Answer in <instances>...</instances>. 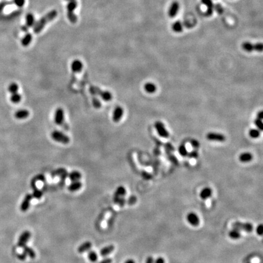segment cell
Here are the masks:
<instances>
[{"instance_id":"7","label":"cell","mask_w":263,"mask_h":263,"mask_svg":"<svg viewBox=\"0 0 263 263\" xmlns=\"http://www.w3.org/2000/svg\"><path fill=\"white\" fill-rule=\"evenodd\" d=\"M31 236V233L28 230L24 231L19 237L18 241V246L20 247H23L24 246L26 245V243L30 239Z\"/></svg>"},{"instance_id":"47","label":"cell","mask_w":263,"mask_h":263,"mask_svg":"<svg viewBox=\"0 0 263 263\" xmlns=\"http://www.w3.org/2000/svg\"><path fill=\"white\" fill-rule=\"evenodd\" d=\"M26 256H27L26 254L24 252H23V253H22V254H19V255L18 256V258H19L20 260H21V261H24V260L26 259Z\"/></svg>"},{"instance_id":"18","label":"cell","mask_w":263,"mask_h":263,"mask_svg":"<svg viewBox=\"0 0 263 263\" xmlns=\"http://www.w3.org/2000/svg\"><path fill=\"white\" fill-rule=\"evenodd\" d=\"M212 189L209 187H205L201 191L200 193V197H201V199L206 200L208 198H210L212 196Z\"/></svg>"},{"instance_id":"28","label":"cell","mask_w":263,"mask_h":263,"mask_svg":"<svg viewBox=\"0 0 263 263\" xmlns=\"http://www.w3.org/2000/svg\"><path fill=\"white\" fill-rule=\"evenodd\" d=\"M32 40H33L32 35L30 33H28L23 38L22 40V45L23 47H26L30 45V43L32 42Z\"/></svg>"},{"instance_id":"27","label":"cell","mask_w":263,"mask_h":263,"mask_svg":"<svg viewBox=\"0 0 263 263\" xmlns=\"http://www.w3.org/2000/svg\"><path fill=\"white\" fill-rule=\"evenodd\" d=\"M172 29L176 33H179L183 31V27L182 23L180 21H176L172 25Z\"/></svg>"},{"instance_id":"40","label":"cell","mask_w":263,"mask_h":263,"mask_svg":"<svg viewBox=\"0 0 263 263\" xmlns=\"http://www.w3.org/2000/svg\"><path fill=\"white\" fill-rule=\"evenodd\" d=\"M262 231H263V226H262V225L260 224L258 226H257L256 229V232L257 234L259 235V236H261L262 234Z\"/></svg>"},{"instance_id":"53","label":"cell","mask_w":263,"mask_h":263,"mask_svg":"<svg viewBox=\"0 0 263 263\" xmlns=\"http://www.w3.org/2000/svg\"><path fill=\"white\" fill-rule=\"evenodd\" d=\"M65 1H67V2H70V1H72V0H65Z\"/></svg>"},{"instance_id":"13","label":"cell","mask_w":263,"mask_h":263,"mask_svg":"<svg viewBox=\"0 0 263 263\" xmlns=\"http://www.w3.org/2000/svg\"><path fill=\"white\" fill-rule=\"evenodd\" d=\"M33 195L30 194H28L25 197L23 202H22L21 206H20V209L23 212L26 211L28 208L30 206V203L31 202V200L33 199Z\"/></svg>"},{"instance_id":"8","label":"cell","mask_w":263,"mask_h":263,"mask_svg":"<svg viewBox=\"0 0 263 263\" xmlns=\"http://www.w3.org/2000/svg\"><path fill=\"white\" fill-rule=\"evenodd\" d=\"M65 119L64 110L62 108H58L54 114V122L57 125H62Z\"/></svg>"},{"instance_id":"19","label":"cell","mask_w":263,"mask_h":263,"mask_svg":"<svg viewBox=\"0 0 263 263\" xmlns=\"http://www.w3.org/2000/svg\"><path fill=\"white\" fill-rule=\"evenodd\" d=\"M201 2L207 8V14L208 16H211L213 12L214 9V5L213 3V2L211 0H201Z\"/></svg>"},{"instance_id":"46","label":"cell","mask_w":263,"mask_h":263,"mask_svg":"<svg viewBox=\"0 0 263 263\" xmlns=\"http://www.w3.org/2000/svg\"><path fill=\"white\" fill-rule=\"evenodd\" d=\"M154 263H165V260L162 257H158L154 260Z\"/></svg>"},{"instance_id":"11","label":"cell","mask_w":263,"mask_h":263,"mask_svg":"<svg viewBox=\"0 0 263 263\" xmlns=\"http://www.w3.org/2000/svg\"><path fill=\"white\" fill-rule=\"evenodd\" d=\"M186 219L189 222V223L192 226L196 227L199 225L200 223L199 217L197 215V214L194 212L189 213L186 216Z\"/></svg>"},{"instance_id":"39","label":"cell","mask_w":263,"mask_h":263,"mask_svg":"<svg viewBox=\"0 0 263 263\" xmlns=\"http://www.w3.org/2000/svg\"><path fill=\"white\" fill-rule=\"evenodd\" d=\"M14 3L17 7L22 8L25 4V0H14Z\"/></svg>"},{"instance_id":"4","label":"cell","mask_w":263,"mask_h":263,"mask_svg":"<svg viewBox=\"0 0 263 263\" xmlns=\"http://www.w3.org/2000/svg\"><path fill=\"white\" fill-rule=\"evenodd\" d=\"M242 48L247 52H252L256 51L258 52H262L263 49V46L262 43H258L256 44H252L248 42H245L242 43Z\"/></svg>"},{"instance_id":"50","label":"cell","mask_w":263,"mask_h":263,"mask_svg":"<svg viewBox=\"0 0 263 263\" xmlns=\"http://www.w3.org/2000/svg\"><path fill=\"white\" fill-rule=\"evenodd\" d=\"M6 6V3H5V2H3V3H0V12L3 11V9H4V8H5Z\"/></svg>"},{"instance_id":"1","label":"cell","mask_w":263,"mask_h":263,"mask_svg":"<svg viewBox=\"0 0 263 263\" xmlns=\"http://www.w3.org/2000/svg\"><path fill=\"white\" fill-rule=\"evenodd\" d=\"M57 16V12L56 10H53L48 13H47L44 17L40 19L39 21L37 22V23L34 25V32L36 34L40 33L47 23L53 21L56 17Z\"/></svg>"},{"instance_id":"38","label":"cell","mask_w":263,"mask_h":263,"mask_svg":"<svg viewBox=\"0 0 263 263\" xmlns=\"http://www.w3.org/2000/svg\"><path fill=\"white\" fill-rule=\"evenodd\" d=\"M57 173L59 175H60L62 177H64V178H65L66 177H67L68 175V174H67V171L65 169H62V168L58 169L57 171Z\"/></svg>"},{"instance_id":"31","label":"cell","mask_w":263,"mask_h":263,"mask_svg":"<svg viewBox=\"0 0 263 263\" xmlns=\"http://www.w3.org/2000/svg\"><path fill=\"white\" fill-rule=\"evenodd\" d=\"M26 22L28 27H32L34 25V17L32 14H28L26 16Z\"/></svg>"},{"instance_id":"6","label":"cell","mask_w":263,"mask_h":263,"mask_svg":"<svg viewBox=\"0 0 263 263\" xmlns=\"http://www.w3.org/2000/svg\"><path fill=\"white\" fill-rule=\"evenodd\" d=\"M155 129L157 131L158 134L162 138H167L169 137V134L167 129H166L164 124L161 121H157L155 124Z\"/></svg>"},{"instance_id":"42","label":"cell","mask_w":263,"mask_h":263,"mask_svg":"<svg viewBox=\"0 0 263 263\" xmlns=\"http://www.w3.org/2000/svg\"><path fill=\"white\" fill-rule=\"evenodd\" d=\"M136 202H137V197H136L135 196H130V197L128 199V200H127L128 203L130 204V205H133V204H134Z\"/></svg>"},{"instance_id":"16","label":"cell","mask_w":263,"mask_h":263,"mask_svg":"<svg viewBox=\"0 0 263 263\" xmlns=\"http://www.w3.org/2000/svg\"><path fill=\"white\" fill-rule=\"evenodd\" d=\"M29 112L26 109H21L17 110L15 113V117L18 119H24L27 118L29 115Z\"/></svg>"},{"instance_id":"23","label":"cell","mask_w":263,"mask_h":263,"mask_svg":"<svg viewBox=\"0 0 263 263\" xmlns=\"http://www.w3.org/2000/svg\"><path fill=\"white\" fill-rule=\"evenodd\" d=\"M68 177L72 181H78L79 180L81 177H82V175L81 174V172H79L78 171H73L72 172H71L70 174H68Z\"/></svg>"},{"instance_id":"37","label":"cell","mask_w":263,"mask_h":263,"mask_svg":"<svg viewBox=\"0 0 263 263\" xmlns=\"http://www.w3.org/2000/svg\"><path fill=\"white\" fill-rule=\"evenodd\" d=\"M254 124L258 127V130H259L260 131L262 130V129H263V124H262V119H258V118L254 120Z\"/></svg>"},{"instance_id":"43","label":"cell","mask_w":263,"mask_h":263,"mask_svg":"<svg viewBox=\"0 0 263 263\" xmlns=\"http://www.w3.org/2000/svg\"><path fill=\"white\" fill-rule=\"evenodd\" d=\"M113 260L110 258H106L98 263H112Z\"/></svg>"},{"instance_id":"30","label":"cell","mask_w":263,"mask_h":263,"mask_svg":"<svg viewBox=\"0 0 263 263\" xmlns=\"http://www.w3.org/2000/svg\"><path fill=\"white\" fill-rule=\"evenodd\" d=\"M11 101L14 104H19L22 101V95L19 93H13L11 97Z\"/></svg>"},{"instance_id":"29","label":"cell","mask_w":263,"mask_h":263,"mask_svg":"<svg viewBox=\"0 0 263 263\" xmlns=\"http://www.w3.org/2000/svg\"><path fill=\"white\" fill-rule=\"evenodd\" d=\"M100 96L101 98L105 101H110L112 99V93L108 91H104L101 92Z\"/></svg>"},{"instance_id":"36","label":"cell","mask_w":263,"mask_h":263,"mask_svg":"<svg viewBox=\"0 0 263 263\" xmlns=\"http://www.w3.org/2000/svg\"><path fill=\"white\" fill-rule=\"evenodd\" d=\"M33 188H34V191H33V194H32L33 197H35L36 199H40L42 196V194H43L42 191L40 189L37 188L36 186L34 187Z\"/></svg>"},{"instance_id":"14","label":"cell","mask_w":263,"mask_h":263,"mask_svg":"<svg viewBox=\"0 0 263 263\" xmlns=\"http://www.w3.org/2000/svg\"><path fill=\"white\" fill-rule=\"evenodd\" d=\"M123 115H124L123 109L120 106L116 107L113 113V117H112L113 121L115 123H118L123 118Z\"/></svg>"},{"instance_id":"33","label":"cell","mask_w":263,"mask_h":263,"mask_svg":"<svg viewBox=\"0 0 263 263\" xmlns=\"http://www.w3.org/2000/svg\"><path fill=\"white\" fill-rule=\"evenodd\" d=\"M19 87L18 84L15 83V82H12L8 87V91L11 94L17 93L19 91Z\"/></svg>"},{"instance_id":"25","label":"cell","mask_w":263,"mask_h":263,"mask_svg":"<svg viewBox=\"0 0 263 263\" xmlns=\"http://www.w3.org/2000/svg\"><path fill=\"white\" fill-rule=\"evenodd\" d=\"M228 236L231 239H234V240H237L241 237V231H239L237 229L233 228V230L230 231V232L228 233Z\"/></svg>"},{"instance_id":"51","label":"cell","mask_w":263,"mask_h":263,"mask_svg":"<svg viewBox=\"0 0 263 263\" xmlns=\"http://www.w3.org/2000/svg\"><path fill=\"white\" fill-rule=\"evenodd\" d=\"M124 263H135V261L132 259H129L126 260L124 262Z\"/></svg>"},{"instance_id":"2","label":"cell","mask_w":263,"mask_h":263,"mask_svg":"<svg viewBox=\"0 0 263 263\" xmlns=\"http://www.w3.org/2000/svg\"><path fill=\"white\" fill-rule=\"evenodd\" d=\"M78 7L76 0H72L69 2L67 5V16L69 21L72 23H75L77 22V17L74 13V10Z\"/></svg>"},{"instance_id":"15","label":"cell","mask_w":263,"mask_h":263,"mask_svg":"<svg viewBox=\"0 0 263 263\" xmlns=\"http://www.w3.org/2000/svg\"><path fill=\"white\" fill-rule=\"evenodd\" d=\"M71 68L74 73H79L83 68V64L79 60H74L71 63Z\"/></svg>"},{"instance_id":"32","label":"cell","mask_w":263,"mask_h":263,"mask_svg":"<svg viewBox=\"0 0 263 263\" xmlns=\"http://www.w3.org/2000/svg\"><path fill=\"white\" fill-rule=\"evenodd\" d=\"M88 258L91 262H95L98 259V256L95 251L91 250L88 253Z\"/></svg>"},{"instance_id":"24","label":"cell","mask_w":263,"mask_h":263,"mask_svg":"<svg viewBox=\"0 0 263 263\" xmlns=\"http://www.w3.org/2000/svg\"><path fill=\"white\" fill-rule=\"evenodd\" d=\"M144 89L148 93H154L157 90V87L153 83L147 82L144 84Z\"/></svg>"},{"instance_id":"10","label":"cell","mask_w":263,"mask_h":263,"mask_svg":"<svg viewBox=\"0 0 263 263\" xmlns=\"http://www.w3.org/2000/svg\"><path fill=\"white\" fill-rule=\"evenodd\" d=\"M179 8H180V4L177 1H174L173 2L171 5L169 6V10H168V16L170 18H174L175 17L178 11H179Z\"/></svg>"},{"instance_id":"21","label":"cell","mask_w":263,"mask_h":263,"mask_svg":"<svg viewBox=\"0 0 263 263\" xmlns=\"http://www.w3.org/2000/svg\"><path fill=\"white\" fill-rule=\"evenodd\" d=\"M82 186V184L79 180L74 181V182H72V183L68 186V189L71 192H74V191H77L79 189H81Z\"/></svg>"},{"instance_id":"9","label":"cell","mask_w":263,"mask_h":263,"mask_svg":"<svg viewBox=\"0 0 263 263\" xmlns=\"http://www.w3.org/2000/svg\"><path fill=\"white\" fill-rule=\"evenodd\" d=\"M126 194V188L123 186H119L117 188L113 196V202L115 203L118 204L119 199L124 197Z\"/></svg>"},{"instance_id":"45","label":"cell","mask_w":263,"mask_h":263,"mask_svg":"<svg viewBox=\"0 0 263 263\" xmlns=\"http://www.w3.org/2000/svg\"><path fill=\"white\" fill-rule=\"evenodd\" d=\"M191 143L192 147H194V148H198L199 146V143L197 140H192L191 141Z\"/></svg>"},{"instance_id":"5","label":"cell","mask_w":263,"mask_h":263,"mask_svg":"<svg viewBox=\"0 0 263 263\" xmlns=\"http://www.w3.org/2000/svg\"><path fill=\"white\" fill-rule=\"evenodd\" d=\"M233 228L237 229L239 231H244L245 232H251L253 230V225L250 222H235L232 224Z\"/></svg>"},{"instance_id":"12","label":"cell","mask_w":263,"mask_h":263,"mask_svg":"<svg viewBox=\"0 0 263 263\" xmlns=\"http://www.w3.org/2000/svg\"><path fill=\"white\" fill-rule=\"evenodd\" d=\"M206 138L210 141H216L219 142H223L225 140V137L219 133L209 132L206 135Z\"/></svg>"},{"instance_id":"49","label":"cell","mask_w":263,"mask_h":263,"mask_svg":"<svg viewBox=\"0 0 263 263\" xmlns=\"http://www.w3.org/2000/svg\"><path fill=\"white\" fill-rule=\"evenodd\" d=\"M257 118L260 119H262L263 118V112L262 111H260L258 113Z\"/></svg>"},{"instance_id":"44","label":"cell","mask_w":263,"mask_h":263,"mask_svg":"<svg viewBox=\"0 0 263 263\" xmlns=\"http://www.w3.org/2000/svg\"><path fill=\"white\" fill-rule=\"evenodd\" d=\"M93 106L95 107V108H100L101 104L100 103V101L98 99H95L93 100Z\"/></svg>"},{"instance_id":"3","label":"cell","mask_w":263,"mask_h":263,"mask_svg":"<svg viewBox=\"0 0 263 263\" xmlns=\"http://www.w3.org/2000/svg\"><path fill=\"white\" fill-rule=\"evenodd\" d=\"M51 138L55 141L64 144H68L70 141L68 136L59 130L53 131L51 133Z\"/></svg>"},{"instance_id":"22","label":"cell","mask_w":263,"mask_h":263,"mask_svg":"<svg viewBox=\"0 0 263 263\" xmlns=\"http://www.w3.org/2000/svg\"><path fill=\"white\" fill-rule=\"evenodd\" d=\"M239 158L242 163H248L253 159V155L250 152H244L239 155Z\"/></svg>"},{"instance_id":"17","label":"cell","mask_w":263,"mask_h":263,"mask_svg":"<svg viewBox=\"0 0 263 263\" xmlns=\"http://www.w3.org/2000/svg\"><path fill=\"white\" fill-rule=\"evenodd\" d=\"M92 247V242L90 241H86L79 246V247L78 248V251L79 253H84L85 251L90 250Z\"/></svg>"},{"instance_id":"20","label":"cell","mask_w":263,"mask_h":263,"mask_svg":"<svg viewBox=\"0 0 263 263\" xmlns=\"http://www.w3.org/2000/svg\"><path fill=\"white\" fill-rule=\"evenodd\" d=\"M114 249L115 247L113 245H109L107 246H106L100 250V255L102 256H106L110 254L112 252H113Z\"/></svg>"},{"instance_id":"34","label":"cell","mask_w":263,"mask_h":263,"mask_svg":"<svg viewBox=\"0 0 263 263\" xmlns=\"http://www.w3.org/2000/svg\"><path fill=\"white\" fill-rule=\"evenodd\" d=\"M249 135L252 138H257L260 136V130L256 129H252L249 131Z\"/></svg>"},{"instance_id":"35","label":"cell","mask_w":263,"mask_h":263,"mask_svg":"<svg viewBox=\"0 0 263 263\" xmlns=\"http://www.w3.org/2000/svg\"><path fill=\"white\" fill-rule=\"evenodd\" d=\"M178 153L182 157H186V156H188V152L187 151V149H186V146L184 144H182V145H180L179 146V147H178Z\"/></svg>"},{"instance_id":"52","label":"cell","mask_w":263,"mask_h":263,"mask_svg":"<svg viewBox=\"0 0 263 263\" xmlns=\"http://www.w3.org/2000/svg\"><path fill=\"white\" fill-rule=\"evenodd\" d=\"M22 29H23V31H25V32H26V31H28V29H27V27H26V26H23V27L22 28Z\"/></svg>"},{"instance_id":"48","label":"cell","mask_w":263,"mask_h":263,"mask_svg":"<svg viewBox=\"0 0 263 263\" xmlns=\"http://www.w3.org/2000/svg\"><path fill=\"white\" fill-rule=\"evenodd\" d=\"M146 263H154V259L153 257L149 256L146 260Z\"/></svg>"},{"instance_id":"26","label":"cell","mask_w":263,"mask_h":263,"mask_svg":"<svg viewBox=\"0 0 263 263\" xmlns=\"http://www.w3.org/2000/svg\"><path fill=\"white\" fill-rule=\"evenodd\" d=\"M23 248V252L26 253L27 256H29L31 259H34L36 258V251L31 247L25 245Z\"/></svg>"},{"instance_id":"41","label":"cell","mask_w":263,"mask_h":263,"mask_svg":"<svg viewBox=\"0 0 263 263\" xmlns=\"http://www.w3.org/2000/svg\"><path fill=\"white\" fill-rule=\"evenodd\" d=\"M188 155L189 157L190 158H197L198 157V152L196 151H191L190 153L188 154Z\"/></svg>"}]
</instances>
